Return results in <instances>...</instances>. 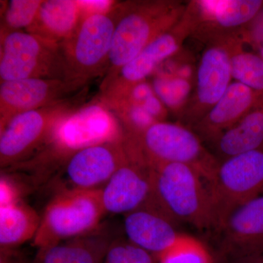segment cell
I'll return each mask as SVG.
<instances>
[{
  "instance_id": "21",
  "label": "cell",
  "mask_w": 263,
  "mask_h": 263,
  "mask_svg": "<svg viewBox=\"0 0 263 263\" xmlns=\"http://www.w3.org/2000/svg\"><path fill=\"white\" fill-rule=\"evenodd\" d=\"M110 243L108 237L91 232L39 249L35 263H103Z\"/></svg>"
},
{
  "instance_id": "27",
  "label": "cell",
  "mask_w": 263,
  "mask_h": 263,
  "mask_svg": "<svg viewBox=\"0 0 263 263\" xmlns=\"http://www.w3.org/2000/svg\"><path fill=\"white\" fill-rule=\"evenodd\" d=\"M43 0H10L3 14L2 32H14L28 29L35 20Z\"/></svg>"
},
{
  "instance_id": "5",
  "label": "cell",
  "mask_w": 263,
  "mask_h": 263,
  "mask_svg": "<svg viewBox=\"0 0 263 263\" xmlns=\"http://www.w3.org/2000/svg\"><path fill=\"white\" fill-rule=\"evenodd\" d=\"M0 79L71 81L60 43L21 31L1 33Z\"/></svg>"
},
{
  "instance_id": "7",
  "label": "cell",
  "mask_w": 263,
  "mask_h": 263,
  "mask_svg": "<svg viewBox=\"0 0 263 263\" xmlns=\"http://www.w3.org/2000/svg\"><path fill=\"white\" fill-rule=\"evenodd\" d=\"M115 23L114 10L108 14L85 15L73 34L60 44L71 81L84 85L108 68Z\"/></svg>"
},
{
  "instance_id": "26",
  "label": "cell",
  "mask_w": 263,
  "mask_h": 263,
  "mask_svg": "<svg viewBox=\"0 0 263 263\" xmlns=\"http://www.w3.org/2000/svg\"><path fill=\"white\" fill-rule=\"evenodd\" d=\"M158 263H216L206 246L197 238L183 234L174 247L157 257Z\"/></svg>"
},
{
  "instance_id": "13",
  "label": "cell",
  "mask_w": 263,
  "mask_h": 263,
  "mask_svg": "<svg viewBox=\"0 0 263 263\" xmlns=\"http://www.w3.org/2000/svg\"><path fill=\"white\" fill-rule=\"evenodd\" d=\"M84 85L62 79H28L0 85V129L18 114L65 102Z\"/></svg>"
},
{
  "instance_id": "32",
  "label": "cell",
  "mask_w": 263,
  "mask_h": 263,
  "mask_svg": "<svg viewBox=\"0 0 263 263\" xmlns=\"http://www.w3.org/2000/svg\"><path fill=\"white\" fill-rule=\"evenodd\" d=\"M262 58H263V48H262Z\"/></svg>"
},
{
  "instance_id": "10",
  "label": "cell",
  "mask_w": 263,
  "mask_h": 263,
  "mask_svg": "<svg viewBox=\"0 0 263 263\" xmlns=\"http://www.w3.org/2000/svg\"><path fill=\"white\" fill-rule=\"evenodd\" d=\"M120 122L103 103H91L66 116L57 124L48 143L60 154L72 155L87 147L122 141Z\"/></svg>"
},
{
  "instance_id": "8",
  "label": "cell",
  "mask_w": 263,
  "mask_h": 263,
  "mask_svg": "<svg viewBox=\"0 0 263 263\" xmlns=\"http://www.w3.org/2000/svg\"><path fill=\"white\" fill-rule=\"evenodd\" d=\"M238 35L208 42L195 71V90L179 118L180 124L192 128L206 115L231 84L230 57Z\"/></svg>"
},
{
  "instance_id": "24",
  "label": "cell",
  "mask_w": 263,
  "mask_h": 263,
  "mask_svg": "<svg viewBox=\"0 0 263 263\" xmlns=\"http://www.w3.org/2000/svg\"><path fill=\"white\" fill-rule=\"evenodd\" d=\"M243 41L235 45L230 57L232 78L259 95H263V58L242 48Z\"/></svg>"
},
{
  "instance_id": "31",
  "label": "cell",
  "mask_w": 263,
  "mask_h": 263,
  "mask_svg": "<svg viewBox=\"0 0 263 263\" xmlns=\"http://www.w3.org/2000/svg\"><path fill=\"white\" fill-rule=\"evenodd\" d=\"M224 263H263V260L250 261V260H238L231 261V262H226Z\"/></svg>"
},
{
  "instance_id": "19",
  "label": "cell",
  "mask_w": 263,
  "mask_h": 263,
  "mask_svg": "<svg viewBox=\"0 0 263 263\" xmlns=\"http://www.w3.org/2000/svg\"><path fill=\"white\" fill-rule=\"evenodd\" d=\"M81 10L75 0L43 1L34 23L27 32L61 44L76 32Z\"/></svg>"
},
{
  "instance_id": "20",
  "label": "cell",
  "mask_w": 263,
  "mask_h": 263,
  "mask_svg": "<svg viewBox=\"0 0 263 263\" xmlns=\"http://www.w3.org/2000/svg\"><path fill=\"white\" fill-rule=\"evenodd\" d=\"M219 162L263 148V95L247 115L212 144Z\"/></svg>"
},
{
  "instance_id": "6",
  "label": "cell",
  "mask_w": 263,
  "mask_h": 263,
  "mask_svg": "<svg viewBox=\"0 0 263 263\" xmlns=\"http://www.w3.org/2000/svg\"><path fill=\"white\" fill-rule=\"evenodd\" d=\"M209 185L217 234L237 208L263 195V148L220 161Z\"/></svg>"
},
{
  "instance_id": "22",
  "label": "cell",
  "mask_w": 263,
  "mask_h": 263,
  "mask_svg": "<svg viewBox=\"0 0 263 263\" xmlns=\"http://www.w3.org/2000/svg\"><path fill=\"white\" fill-rule=\"evenodd\" d=\"M41 217L29 205L19 201L0 207V245L2 249L17 247L33 240Z\"/></svg>"
},
{
  "instance_id": "23",
  "label": "cell",
  "mask_w": 263,
  "mask_h": 263,
  "mask_svg": "<svg viewBox=\"0 0 263 263\" xmlns=\"http://www.w3.org/2000/svg\"><path fill=\"white\" fill-rule=\"evenodd\" d=\"M151 84L167 110L180 118L192 96L191 80L171 72H155Z\"/></svg>"
},
{
  "instance_id": "1",
  "label": "cell",
  "mask_w": 263,
  "mask_h": 263,
  "mask_svg": "<svg viewBox=\"0 0 263 263\" xmlns=\"http://www.w3.org/2000/svg\"><path fill=\"white\" fill-rule=\"evenodd\" d=\"M155 209L173 222L186 223L200 231L215 233L209 181L192 166L164 163L149 166Z\"/></svg>"
},
{
  "instance_id": "9",
  "label": "cell",
  "mask_w": 263,
  "mask_h": 263,
  "mask_svg": "<svg viewBox=\"0 0 263 263\" xmlns=\"http://www.w3.org/2000/svg\"><path fill=\"white\" fill-rule=\"evenodd\" d=\"M200 23L197 1L188 3L182 18L174 27L161 34L122 67L113 79L104 85V93L122 91L146 81L162 63L179 52L186 38L193 35Z\"/></svg>"
},
{
  "instance_id": "15",
  "label": "cell",
  "mask_w": 263,
  "mask_h": 263,
  "mask_svg": "<svg viewBox=\"0 0 263 263\" xmlns=\"http://www.w3.org/2000/svg\"><path fill=\"white\" fill-rule=\"evenodd\" d=\"M152 192L150 167L130 157L100 189L106 214H127L146 206Z\"/></svg>"
},
{
  "instance_id": "25",
  "label": "cell",
  "mask_w": 263,
  "mask_h": 263,
  "mask_svg": "<svg viewBox=\"0 0 263 263\" xmlns=\"http://www.w3.org/2000/svg\"><path fill=\"white\" fill-rule=\"evenodd\" d=\"M102 99H121L136 104L144 108L157 122H164L167 116V108L155 94L152 84L146 81L117 92L105 93Z\"/></svg>"
},
{
  "instance_id": "17",
  "label": "cell",
  "mask_w": 263,
  "mask_h": 263,
  "mask_svg": "<svg viewBox=\"0 0 263 263\" xmlns=\"http://www.w3.org/2000/svg\"><path fill=\"white\" fill-rule=\"evenodd\" d=\"M262 96L245 85L232 82L206 115L190 129L202 141L212 145L224 132L247 115Z\"/></svg>"
},
{
  "instance_id": "29",
  "label": "cell",
  "mask_w": 263,
  "mask_h": 263,
  "mask_svg": "<svg viewBox=\"0 0 263 263\" xmlns=\"http://www.w3.org/2000/svg\"><path fill=\"white\" fill-rule=\"evenodd\" d=\"M79 2L81 10V17L88 15L108 14L114 10L116 2L110 0H100V1H85L80 0Z\"/></svg>"
},
{
  "instance_id": "3",
  "label": "cell",
  "mask_w": 263,
  "mask_h": 263,
  "mask_svg": "<svg viewBox=\"0 0 263 263\" xmlns=\"http://www.w3.org/2000/svg\"><path fill=\"white\" fill-rule=\"evenodd\" d=\"M124 143L132 158L148 167L164 163L188 164L209 182L219 164L200 137L180 123L156 122L139 134H124Z\"/></svg>"
},
{
  "instance_id": "11",
  "label": "cell",
  "mask_w": 263,
  "mask_h": 263,
  "mask_svg": "<svg viewBox=\"0 0 263 263\" xmlns=\"http://www.w3.org/2000/svg\"><path fill=\"white\" fill-rule=\"evenodd\" d=\"M74 110L64 102L13 117L0 129L1 167L20 162L43 143H48L57 124Z\"/></svg>"
},
{
  "instance_id": "16",
  "label": "cell",
  "mask_w": 263,
  "mask_h": 263,
  "mask_svg": "<svg viewBox=\"0 0 263 263\" xmlns=\"http://www.w3.org/2000/svg\"><path fill=\"white\" fill-rule=\"evenodd\" d=\"M200 23L193 36L206 42L236 35L238 29L260 13L262 0L197 1Z\"/></svg>"
},
{
  "instance_id": "28",
  "label": "cell",
  "mask_w": 263,
  "mask_h": 263,
  "mask_svg": "<svg viewBox=\"0 0 263 263\" xmlns=\"http://www.w3.org/2000/svg\"><path fill=\"white\" fill-rule=\"evenodd\" d=\"M104 263H158L153 255L129 240L112 242Z\"/></svg>"
},
{
  "instance_id": "30",
  "label": "cell",
  "mask_w": 263,
  "mask_h": 263,
  "mask_svg": "<svg viewBox=\"0 0 263 263\" xmlns=\"http://www.w3.org/2000/svg\"><path fill=\"white\" fill-rule=\"evenodd\" d=\"M0 207H5L7 205H11L15 202L19 201L18 193L15 185L13 184L9 180L6 178H1V183H0Z\"/></svg>"
},
{
  "instance_id": "4",
  "label": "cell",
  "mask_w": 263,
  "mask_h": 263,
  "mask_svg": "<svg viewBox=\"0 0 263 263\" xmlns=\"http://www.w3.org/2000/svg\"><path fill=\"white\" fill-rule=\"evenodd\" d=\"M105 214L100 189L62 190L45 209L33 245L42 249L88 234Z\"/></svg>"
},
{
  "instance_id": "18",
  "label": "cell",
  "mask_w": 263,
  "mask_h": 263,
  "mask_svg": "<svg viewBox=\"0 0 263 263\" xmlns=\"http://www.w3.org/2000/svg\"><path fill=\"white\" fill-rule=\"evenodd\" d=\"M124 228L128 240L156 258L174 247L183 235L168 218L148 207L126 214Z\"/></svg>"
},
{
  "instance_id": "12",
  "label": "cell",
  "mask_w": 263,
  "mask_h": 263,
  "mask_svg": "<svg viewBox=\"0 0 263 263\" xmlns=\"http://www.w3.org/2000/svg\"><path fill=\"white\" fill-rule=\"evenodd\" d=\"M217 235L223 262L263 260V195L233 211Z\"/></svg>"
},
{
  "instance_id": "14",
  "label": "cell",
  "mask_w": 263,
  "mask_h": 263,
  "mask_svg": "<svg viewBox=\"0 0 263 263\" xmlns=\"http://www.w3.org/2000/svg\"><path fill=\"white\" fill-rule=\"evenodd\" d=\"M129 160L124 139L78 151L66 164L63 190L101 189Z\"/></svg>"
},
{
  "instance_id": "2",
  "label": "cell",
  "mask_w": 263,
  "mask_h": 263,
  "mask_svg": "<svg viewBox=\"0 0 263 263\" xmlns=\"http://www.w3.org/2000/svg\"><path fill=\"white\" fill-rule=\"evenodd\" d=\"M187 5L173 0L117 3L114 9L115 29L107 68L110 73L105 82L113 79L156 38L174 27L182 18Z\"/></svg>"
}]
</instances>
